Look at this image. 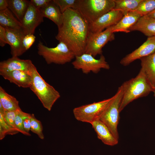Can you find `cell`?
<instances>
[{"label": "cell", "instance_id": "cell-19", "mask_svg": "<svg viewBox=\"0 0 155 155\" xmlns=\"http://www.w3.org/2000/svg\"><path fill=\"white\" fill-rule=\"evenodd\" d=\"M141 68L153 88H155V51L140 59Z\"/></svg>", "mask_w": 155, "mask_h": 155}, {"label": "cell", "instance_id": "cell-30", "mask_svg": "<svg viewBox=\"0 0 155 155\" xmlns=\"http://www.w3.org/2000/svg\"><path fill=\"white\" fill-rule=\"evenodd\" d=\"M16 111H5L3 114V116L4 120L7 124L10 127L18 131L16 129L15 125V119Z\"/></svg>", "mask_w": 155, "mask_h": 155}, {"label": "cell", "instance_id": "cell-36", "mask_svg": "<svg viewBox=\"0 0 155 155\" xmlns=\"http://www.w3.org/2000/svg\"><path fill=\"white\" fill-rule=\"evenodd\" d=\"M148 17L155 19V9L147 15Z\"/></svg>", "mask_w": 155, "mask_h": 155}, {"label": "cell", "instance_id": "cell-33", "mask_svg": "<svg viewBox=\"0 0 155 155\" xmlns=\"http://www.w3.org/2000/svg\"><path fill=\"white\" fill-rule=\"evenodd\" d=\"M52 0H31V3L36 7L41 9L46 6Z\"/></svg>", "mask_w": 155, "mask_h": 155}, {"label": "cell", "instance_id": "cell-24", "mask_svg": "<svg viewBox=\"0 0 155 155\" xmlns=\"http://www.w3.org/2000/svg\"><path fill=\"white\" fill-rule=\"evenodd\" d=\"M142 0H114L113 9L121 11L124 14L135 10Z\"/></svg>", "mask_w": 155, "mask_h": 155}, {"label": "cell", "instance_id": "cell-4", "mask_svg": "<svg viewBox=\"0 0 155 155\" xmlns=\"http://www.w3.org/2000/svg\"><path fill=\"white\" fill-rule=\"evenodd\" d=\"M114 0H78L77 10L89 24L113 10Z\"/></svg>", "mask_w": 155, "mask_h": 155}, {"label": "cell", "instance_id": "cell-29", "mask_svg": "<svg viewBox=\"0 0 155 155\" xmlns=\"http://www.w3.org/2000/svg\"><path fill=\"white\" fill-rule=\"evenodd\" d=\"M23 111L21 109L16 111L15 119V125L17 130L22 134L27 136H30V133H27L25 130L23 122Z\"/></svg>", "mask_w": 155, "mask_h": 155}, {"label": "cell", "instance_id": "cell-7", "mask_svg": "<svg viewBox=\"0 0 155 155\" xmlns=\"http://www.w3.org/2000/svg\"><path fill=\"white\" fill-rule=\"evenodd\" d=\"M113 26L100 32H90L87 38L85 53L91 55L95 57L102 55L103 47L109 42L114 40L115 36L112 32Z\"/></svg>", "mask_w": 155, "mask_h": 155}, {"label": "cell", "instance_id": "cell-8", "mask_svg": "<svg viewBox=\"0 0 155 155\" xmlns=\"http://www.w3.org/2000/svg\"><path fill=\"white\" fill-rule=\"evenodd\" d=\"M112 98L75 108L73 110L75 118L78 121L91 124L97 119Z\"/></svg>", "mask_w": 155, "mask_h": 155}, {"label": "cell", "instance_id": "cell-32", "mask_svg": "<svg viewBox=\"0 0 155 155\" xmlns=\"http://www.w3.org/2000/svg\"><path fill=\"white\" fill-rule=\"evenodd\" d=\"M31 114L24 112L23 113V122L24 129L25 131L29 134L31 127Z\"/></svg>", "mask_w": 155, "mask_h": 155}, {"label": "cell", "instance_id": "cell-17", "mask_svg": "<svg viewBox=\"0 0 155 155\" xmlns=\"http://www.w3.org/2000/svg\"><path fill=\"white\" fill-rule=\"evenodd\" d=\"M142 16L141 15L134 11L126 13L117 24L113 26V32L114 33L119 32L126 33L130 32V28Z\"/></svg>", "mask_w": 155, "mask_h": 155}, {"label": "cell", "instance_id": "cell-9", "mask_svg": "<svg viewBox=\"0 0 155 155\" xmlns=\"http://www.w3.org/2000/svg\"><path fill=\"white\" fill-rule=\"evenodd\" d=\"M75 58L72 63L74 68L81 70L82 72L86 74L91 72L96 73L101 69H109L110 68L105 57L102 55L98 59H95L90 54L85 53L75 56Z\"/></svg>", "mask_w": 155, "mask_h": 155}, {"label": "cell", "instance_id": "cell-35", "mask_svg": "<svg viewBox=\"0 0 155 155\" xmlns=\"http://www.w3.org/2000/svg\"><path fill=\"white\" fill-rule=\"evenodd\" d=\"M8 7V0H0V11L5 10Z\"/></svg>", "mask_w": 155, "mask_h": 155}, {"label": "cell", "instance_id": "cell-14", "mask_svg": "<svg viewBox=\"0 0 155 155\" xmlns=\"http://www.w3.org/2000/svg\"><path fill=\"white\" fill-rule=\"evenodd\" d=\"M33 64L29 59H22L18 57H12L0 63V72H7L14 70H20L29 73Z\"/></svg>", "mask_w": 155, "mask_h": 155}, {"label": "cell", "instance_id": "cell-5", "mask_svg": "<svg viewBox=\"0 0 155 155\" xmlns=\"http://www.w3.org/2000/svg\"><path fill=\"white\" fill-rule=\"evenodd\" d=\"M123 94V88L121 85L97 119L108 127L118 140L119 136L117 126L120 119L119 108Z\"/></svg>", "mask_w": 155, "mask_h": 155}, {"label": "cell", "instance_id": "cell-2", "mask_svg": "<svg viewBox=\"0 0 155 155\" xmlns=\"http://www.w3.org/2000/svg\"><path fill=\"white\" fill-rule=\"evenodd\" d=\"M121 85L123 94L120 107V112L130 103L147 96L154 90L142 68L135 77L124 82Z\"/></svg>", "mask_w": 155, "mask_h": 155}, {"label": "cell", "instance_id": "cell-21", "mask_svg": "<svg viewBox=\"0 0 155 155\" xmlns=\"http://www.w3.org/2000/svg\"><path fill=\"white\" fill-rule=\"evenodd\" d=\"M8 8L0 11V26L17 30H21L22 24Z\"/></svg>", "mask_w": 155, "mask_h": 155}, {"label": "cell", "instance_id": "cell-16", "mask_svg": "<svg viewBox=\"0 0 155 155\" xmlns=\"http://www.w3.org/2000/svg\"><path fill=\"white\" fill-rule=\"evenodd\" d=\"M96 132L98 138L105 144L111 146L117 145L119 140L112 134L108 127L98 119H96L91 124Z\"/></svg>", "mask_w": 155, "mask_h": 155}, {"label": "cell", "instance_id": "cell-10", "mask_svg": "<svg viewBox=\"0 0 155 155\" xmlns=\"http://www.w3.org/2000/svg\"><path fill=\"white\" fill-rule=\"evenodd\" d=\"M43 18L40 9L36 7L30 1L21 22L24 34H34L36 28L43 22Z\"/></svg>", "mask_w": 155, "mask_h": 155}, {"label": "cell", "instance_id": "cell-1", "mask_svg": "<svg viewBox=\"0 0 155 155\" xmlns=\"http://www.w3.org/2000/svg\"><path fill=\"white\" fill-rule=\"evenodd\" d=\"M62 24L58 28L56 39L65 43L75 56L85 53L89 24L77 10L69 8L63 13Z\"/></svg>", "mask_w": 155, "mask_h": 155}, {"label": "cell", "instance_id": "cell-34", "mask_svg": "<svg viewBox=\"0 0 155 155\" xmlns=\"http://www.w3.org/2000/svg\"><path fill=\"white\" fill-rule=\"evenodd\" d=\"M8 42L7 39L6 30L5 28L0 26V46L3 47Z\"/></svg>", "mask_w": 155, "mask_h": 155}, {"label": "cell", "instance_id": "cell-25", "mask_svg": "<svg viewBox=\"0 0 155 155\" xmlns=\"http://www.w3.org/2000/svg\"><path fill=\"white\" fill-rule=\"evenodd\" d=\"M155 9V0H142L134 10L142 16L147 15Z\"/></svg>", "mask_w": 155, "mask_h": 155}, {"label": "cell", "instance_id": "cell-6", "mask_svg": "<svg viewBox=\"0 0 155 155\" xmlns=\"http://www.w3.org/2000/svg\"><path fill=\"white\" fill-rule=\"evenodd\" d=\"M38 53L45 59L47 64L54 63L63 65L71 61L75 56L67 45L59 42L54 47H49L39 41L37 45Z\"/></svg>", "mask_w": 155, "mask_h": 155}, {"label": "cell", "instance_id": "cell-31", "mask_svg": "<svg viewBox=\"0 0 155 155\" xmlns=\"http://www.w3.org/2000/svg\"><path fill=\"white\" fill-rule=\"evenodd\" d=\"M36 37L33 34H27L23 40V45L26 51L30 49L35 41Z\"/></svg>", "mask_w": 155, "mask_h": 155}, {"label": "cell", "instance_id": "cell-13", "mask_svg": "<svg viewBox=\"0 0 155 155\" xmlns=\"http://www.w3.org/2000/svg\"><path fill=\"white\" fill-rule=\"evenodd\" d=\"M5 28L8 44L10 46L12 57H18L21 55L26 51L23 45V39L26 35L22 30Z\"/></svg>", "mask_w": 155, "mask_h": 155}, {"label": "cell", "instance_id": "cell-22", "mask_svg": "<svg viewBox=\"0 0 155 155\" xmlns=\"http://www.w3.org/2000/svg\"><path fill=\"white\" fill-rule=\"evenodd\" d=\"M8 8L21 23L28 8L30 1L8 0Z\"/></svg>", "mask_w": 155, "mask_h": 155}, {"label": "cell", "instance_id": "cell-28", "mask_svg": "<svg viewBox=\"0 0 155 155\" xmlns=\"http://www.w3.org/2000/svg\"><path fill=\"white\" fill-rule=\"evenodd\" d=\"M63 13L69 8L76 9L78 0H53Z\"/></svg>", "mask_w": 155, "mask_h": 155}, {"label": "cell", "instance_id": "cell-26", "mask_svg": "<svg viewBox=\"0 0 155 155\" xmlns=\"http://www.w3.org/2000/svg\"><path fill=\"white\" fill-rule=\"evenodd\" d=\"M18 132L7 124L4 119L3 114L0 113V140H2L7 135H13Z\"/></svg>", "mask_w": 155, "mask_h": 155}, {"label": "cell", "instance_id": "cell-12", "mask_svg": "<svg viewBox=\"0 0 155 155\" xmlns=\"http://www.w3.org/2000/svg\"><path fill=\"white\" fill-rule=\"evenodd\" d=\"M155 51V36L148 37L139 47L122 58L120 63L124 66H127L134 61L149 55Z\"/></svg>", "mask_w": 155, "mask_h": 155}, {"label": "cell", "instance_id": "cell-11", "mask_svg": "<svg viewBox=\"0 0 155 155\" xmlns=\"http://www.w3.org/2000/svg\"><path fill=\"white\" fill-rule=\"evenodd\" d=\"M123 16L121 11L113 9L89 24L90 32L93 33L102 32L104 29L116 25Z\"/></svg>", "mask_w": 155, "mask_h": 155}, {"label": "cell", "instance_id": "cell-15", "mask_svg": "<svg viewBox=\"0 0 155 155\" xmlns=\"http://www.w3.org/2000/svg\"><path fill=\"white\" fill-rule=\"evenodd\" d=\"M0 75L19 87L30 88L32 81L29 73L22 71L14 70L7 72H0Z\"/></svg>", "mask_w": 155, "mask_h": 155}, {"label": "cell", "instance_id": "cell-18", "mask_svg": "<svg viewBox=\"0 0 155 155\" xmlns=\"http://www.w3.org/2000/svg\"><path fill=\"white\" fill-rule=\"evenodd\" d=\"M138 31L148 37L155 36V19L146 15L142 16L129 29L132 31Z\"/></svg>", "mask_w": 155, "mask_h": 155}, {"label": "cell", "instance_id": "cell-20", "mask_svg": "<svg viewBox=\"0 0 155 155\" xmlns=\"http://www.w3.org/2000/svg\"><path fill=\"white\" fill-rule=\"evenodd\" d=\"M40 9L43 17L48 18L52 21L58 27L62 24L63 13L53 0H52L46 6Z\"/></svg>", "mask_w": 155, "mask_h": 155}, {"label": "cell", "instance_id": "cell-23", "mask_svg": "<svg viewBox=\"0 0 155 155\" xmlns=\"http://www.w3.org/2000/svg\"><path fill=\"white\" fill-rule=\"evenodd\" d=\"M0 103L5 111H16L21 109L19 102L14 96L9 95L1 86Z\"/></svg>", "mask_w": 155, "mask_h": 155}, {"label": "cell", "instance_id": "cell-37", "mask_svg": "<svg viewBox=\"0 0 155 155\" xmlns=\"http://www.w3.org/2000/svg\"><path fill=\"white\" fill-rule=\"evenodd\" d=\"M153 92L154 93V96H155V88L154 89Z\"/></svg>", "mask_w": 155, "mask_h": 155}, {"label": "cell", "instance_id": "cell-3", "mask_svg": "<svg viewBox=\"0 0 155 155\" xmlns=\"http://www.w3.org/2000/svg\"><path fill=\"white\" fill-rule=\"evenodd\" d=\"M32 81L30 88L37 96L43 106L50 111L55 102L60 97L59 93L47 83L33 64L29 71Z\"/></svg>", "mask_w": 155, "mask_h": 155}, {"label": "cell", "instance_id": "cell-27", "mask_svg": "<svg viewBox=\"0 0 155 155\" xmlns=\"http://www.w3.org/2000/svg\"><path fill=\"white\" fill-rule=\"evenodd\" d=\"M31 127L30 130L37 134L38 137L42 140L44 138L43 133V127L41 121L35 117L33 114L30 116Z\"/></svg>", "mask_w": 155, "mask_h": 155}]
</instances>
